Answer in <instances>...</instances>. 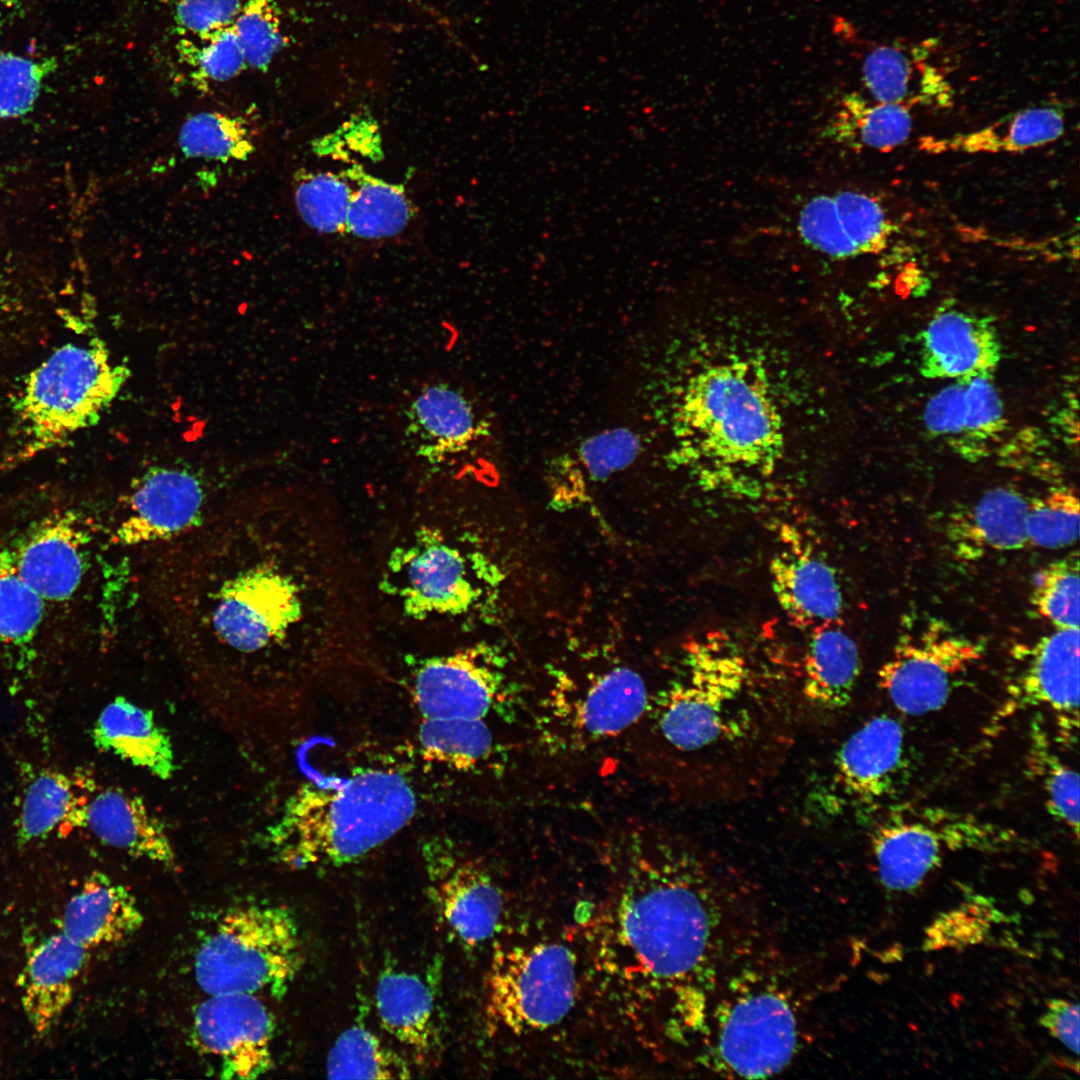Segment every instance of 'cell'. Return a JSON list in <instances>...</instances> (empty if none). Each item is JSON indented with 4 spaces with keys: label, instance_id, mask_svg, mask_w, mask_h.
<instances>
[{
    "label": "cell",
    "instance_id": "cell-1",
    "mask_svg": "<svg viewBox=\"0 0 1080 1080\" xmlns=\"http://www.w3.org/2000/svg\"><path fill=\"white\" fill-rule=\"evenodd\" d=\"M683 672L660 697L657 725L666 743L693 759L704 792L760 780L788 744L790 705L751 687L748 661L724 632L690 641Z\"/></svg>",
    "mask_w": 1080,
    "mask_h": 1080
},
{
    "label": "cell",
    "instance_id": "cell-2",
    "mask_svg": "<svg viewBox=\"0 0 1080 1080\" xmlns=\"http://www.w3.org/2000/svg\"><path fill=\"white\" fill-rule=\"evenodd\" d=\"M667 850L628 877L610 909L605 940L616 946L611 958L623 967L615 974L630 975L626 980L651 996H672L694 1028L706 1023L702 985L717 915L705 863L692 852Z\"/></svg>",
    "mask_w": 1080,
    "mask_h": 1080
},
{
    "label": "cell",
    "instance_id": "cell-3",
    "mask_svg": "<svg viewBox=\"0 0 1080 1080\" xmlns=\"http://www.w3.org/2000/svg\"><path fill=\"white\" fill-rule=\"evenodd\" d=\"M417 798L401 774L368 769L336 787L304 785L270 835L294 869L338 866L367 855L414 817Z\"/></svg>",
    "mask_w": 1080,
    "mask_h": 1080
},
{
    "label": "cell",
    "instance_id": "cell-4",
    "mask_svg": "<svg viewBox=\"0 0 1080 1080\" xmlns=\"http://www.w3.org/2000/svg\"><path fill=\"white\" fill-rule=\"evenodd\" d=\"M695 376L678 411L680 430L692 452L728 470L772 469L783 436L761 373L746 363L730 362Z\"/></svg>",
    "mask_w": 1080,
    "mask_h": 1080
},
{
    "label": "cell",
    "instance_id": "cell-5",
    "mask_svg": "<svg viewBox=\"0 0 1080 1080\" xmlns=\"http://www.w3.org/2000/svg\"><path fill=\"white\" fill-rule=\"evenodd\" d=\"M302 963L299 930L284 906L229 909L199 945L194 974L208 995L270 992L282 996Z\"/></svg>",
    "mask_w": 1080,
    "mask_h": 1080
},
{
    "label": "cell",
    "instance_id": "cell-6",
    "mask_svg": "<svg viewBox=\"0 0 1080 1080\" xmlns=\"http://www.w3.org/2000/svg\"><path fill=\"white\" fill-rule=\"evenodd\" d=\"M129 377L99 339L57 348L28 375L14 409L29 454L95 425Z\"/></svg>",
    "mask_w": 1080,
    "mask_h": 1080
},
{
    "label": "cell",
    "instance_id": "cell-7",
    "mask_svg": "<svg viewBox=\"0 0 1080 1080\" xmlns=\"http://www.w3.org/2000/svg\"><path fill=\"white\" fill-rule=\"evenodd\" d=\"M709 1059L720 1072L763 1078L782 1071L797 1051L796 1010L778 984L757 974H741L707 1024Z\"/></svg>",
    "mask_w": 1080,
    "mask_h": 1080
},
{
    "label": "cell",
    "instance_id": "cell-8",
    "mask_svg": "<svg viewBox=\"0 0 1080 1080\" xmlns=\"http://www.w3.org/2000/svg\"><path fill=\"white\" fill-rule=\"evenodd\" d=\"M577 992L576 958L557 942L517 945L495 953L488 973V1008L505 1029L544 1030L561 1022Z\"/></svg>",
    "mask_w": 1080,
    "mask_h": 1080
},
{
    "label": "cell",
    "instance_id": "cell-9",
    "mask_svg": "<svg viewBox=\"0 0 1080 1080\" xmlns=\"http://www.w3.org/2000/svg\"><path fill=\"white\" fill-rule=\"evenodd\" d=\"M984 644L930 623L905 633L878 671V683L903 714L922 716L940 710L953 682L981 658Z\"/></svg>",
    "mask_w": 1080,
    "mask_h": 1080
},
{
    "label": "cell",
    "instance_id": "cell-10",
    "mask_svg": "<svg viewBox=\"0 0 1080 1080\" xmlns=\"http://www.w3.org/2000/svg\"><path fill=\"white\" fill-rule=\"evenodd\" d=\"M385 575V590L415 620L462 615L478 596L464 555L431 528L391 552Z\"/></svg>",
    "mask_w": 1080,
    "mask_h": 1080
},
{
    "label": "cell",
    "instance_id": "cell-11",
    "mask_svg": "<svg viewBox=\"0 0 1080 1080\" xmlns=\"http://www.w3.org/2000/svg\"><path fill=\"white\" fill-rule=\"evenodd\" d=\"M395 415L401 447L426 467L443 468L458 461L486 433L474 400L446 376L409 387Z\"/></svg>",
    "mask_w": 1080,
    "mask_h": 1080
},
{
    "label": "cell",
    "instance_id": "cell-12",
    "mask_svg": "<svg viewBox=\"0 0 1080 1080\" xmlns=\"http://www.w3.org/2000/svg\"><path fill=\"white\" fill-rule=\"evenodd\" d=\"M199 473L185 466L154 465L134 479L114 527L117 544L146 550L200 526L210 510Z\"/></svg>",
    "mask_w": 1080,
    "mask_h": 1080
},
{
    "label": "cell",
    "instance_id": "cell-13",
    "mask_svg": "<svg viewBox=\"0 0 1080 1080\" xmlns=\"http://www.w3.org/2000/svg\"><path fill=\"white\" fill-rule=\"evenodd\" d=\"M1079 641V629H1058L1039 640L1007 687L993 723L997 726L1018 712L1039 707L1053 717L1059 742L1075 745L1079 728Z\"/></svg>",
    "mask_w": 1080,
    "mask_h": 1080
},
{
    "label": "cell",
    "instance_id": "cell-14",
    "mask_svg": "<svg viewBox=\"0 0 1080 1080\" xmlns=\"http://www.w3.org/2000/svg\"><path fill=\"white\" fill-rule=\"evenodd\" d=\"M273 1032L272 1016L256 994L208 995L194 1012V1039L216 1058L225 1079H255L269 1072Z\"/></svg>",
    "mask_w": 1080,
    "mask_h": 1080
},
{
    "label": "cell",
    "instance_id": "cell-15",
    "mask_svg": "<svg viewBox=\"0 0 1080 1080\" xmlns=\"http://www.w3.org/2000/svg\"><path fill=\"white\" fill-rule=\"evenodd\" d=\"M965 816L927 808L892 813L878 824L871 848L881 884L893 892H911L941 863L947 850L964 849Z\"/></svg>",
    "mask_w": 1080,
    "mask_h": 1080
},
{
    "label": "cell",
    "instance_id": "cell-16",
    "mask_svg": "<svg viewBox=\"0 0 1080 1080\" xmlns=\"http://www.w3.org/2000/svg\"><path fill=\"white\" fill-rule=\"evenodd\" d=\"M423 859L428 895L450 933L470 947L491 938L503 901L488 874L448 841L427 843Z\"/></svg>",
    "mask_w": 1080,
    "mask_h": 1080
},
{
    "label": "cell",
    "instance_id": "cell-17",
    "mask_svg": "<svg viewBox=\"0 0 1080 1080\" xmlns=\"http://www.w3.org/2000/svg\"><path fill=\"white\" fill-rule=\"evenodd\" d=\"M411 679L412 698L423 718L483 719L503 675L491 649L479 644L420 660Z\"/></svg>",
    "mask_w": 1080,
    "mask_h": 1080
},
{
    "label": "cell",
    "instance_id": "cell-18",
    "mask_svg": "<svg viewBox=\"0 0 1080 1080\" xmlns=\"http://www.w3.org/2000/svg\"><path fill=\"white\" fill-rule=\"evenodd\" d=\"M10 545L20 576L45 602L67 601L80 588L88 536L74 512L43 518Z\"/></svg>",
    "mask_w": 1080,
    "mask_h": 1080
},
{
    "label": "cell",
    "instance_id": "cell-19",
    "mask_svg": "<svg viewBox=\"0 0 1080 1080\" xmlns=\"http://www.w3.org/2000/svg\"><path fill=\"white\" fill-rule=\"evenodd\" d=\"M905 733L892 716H873L838 750L835 781L852 803L871 808L891 796L905 766Z\"/></svg>",
    "mask_w": 1080,
    "mask_h": 1080
},
{
    "label": "cell",
    "instance_id": "cell-20",
    "mask_svg": "<svg viewBox=\"0 0 1080 1080\" xmlns=\"http://www.w3.org/2000/svg\"><path fill=\"white\" fill-rule=\"evenodd\" d=\"M772 591L789 622L808 630L840 622L843 592L832 565L808 544L792 537L771 559Z\"/></svg>",
    "mask_w": 1080,
    "mask_h": 1080
},
{
    "label": "cell",
    "instance_id": "cell-21",
    "mask_svg": "<svg viewBox=\"0 0 1080 1080\" xmlns=\"http://www.w3.org/2000/svg\"><path fill=\"white\" fill-rule=\"evenodd\" d=\"M1000 358L992 321L957 308L937 311L921 336L920 371L927 378L966 380L992 374Z\"/></svg>",
    "mask_w": 1080,
    "mask_h": 1080
},
{
    "label": "cell",
    "instance_id": "cell-22",
    "mask_svg": "<svg viewBox=\"0 0 1080 1080\" xmlns=\"http://www.w3.org/2000/svg\"><path fill=\"white\" fill-rule=\"evenodd\" d=\"M89 950L62 931L39 943L20 975V999L25 1017L38 1037L48 1035L69 1006Z\"/></svg>",
    "mask_w": 1080,
    "mask_h": 1080
},
{
    "label": "cell",
    "instance_id": "cell-23",
    "mask_svg": "<svg viewBox=\"0 0 1080 1080\" xmlns=\"http://www.w3.org/2000/svg\"><path fill=\"white\" fill-rule=\"evenodd\" d=\"M143 922L144 916L133 893L106 875L94 873L68 900L60 931L90 950L126 939Z\"/></svg>",
    "mask_w": 1080,
    "mask_h": 1080
},
{
    "label": "cell",
    "instance_id": "cell-24",
    "mask_svg": "<svg viewBox=\"0 0 1080 1080\" xmlns=\"http://www.w3.org/2000/svg\"><path fill=\"white\" fill-rule=\"evenodd\" d=\"M382 1027L421 1064L439 1059L442 1040L431 990L416 974L384 971L375 990Z\"/></svg>",
    "mask_w": 1080,
    "mask_h": 1080
},
{
    "label": "cell",
    "instance_id": "cell-25",
    "mask_svg": "<svg viewBox=\"0 0 1080 1080\" xmlns=\"http://www.w3.org/2000/svg\"><path fill=\"white\" fill-rule=\"evenodd\" d=\"M926 58L925 48L879 46L863 62L864 85L875 102L946 108L952 104V86Z\"/></svg>",
    "mask_w": 1080,
    "mask_h": 1080
},
{
    "label": "cell",
    "instance_id": "cell-26",
    "mask_svg": "<svg viewBox=\"0 0 1080 1080\" xmlns=\"http://www.w3.org/2000/svg\"><path fill=\"white\" fill-rule=\"evenodd\" d=\"M86 822L102 843L175 869L176 856L165 827L139 797L104 791L88 805Z\"/></svg>",
    "mask_w": 1080,
    "mask_h": 1080
},
{
    "label": "cell",
    "instance_id": "cell-27",
    "mask_svg": "<svg viewBox=\"0 0 1080 1080\" xmlns=\"http://www.w3.org/2000/svg\"><path fill=\"white\" fill-rule=\"evenodd\" d=\"M809 632L802 664V694L818 709L841 710L851 701L860 676L858 646L840 622L823 624Z\"/></svg>",
    "mask_w": 1080,
    "mask_h": 1080
},
{
    "label": "cell",
    "instance_id": "cell-28",
    "mask_svg": "<svg viewBox=\"0 0 1080 1080\" xmlns=\"http://www.w3.org/2000/svg\"><path fill=\"white\" fill-rule=\"evenodd\" d=\"M1065 122L1064 113L1057 107H1029L966 133L922 137L919 148L931 154L1021 152L1058 140L1065 131Z\"/></svg>",
    "mask_w": 1080,
    "mask_h": 1080
},
{
    "label": "cell",
    "instance_id": "cell-29",
    "mask_svg": "<svg viewBox=\"0 0 1080 1080\" xmlns=\"http://www.w3.org/2000/svg\"><path fill=\"white\" fill-rule=\"evenodd\" d=\"M95 745L153 775L168 779L175 770L172 744L153 712L117 697L100 713L92 733Z\"/></svg>",
    "mask_w": 1080,
    "mask_h": 1080
},
{
    "label": "cell",
    "instance_id": "cell-30",
    "mask_svg": "<svg viewBox=\"0 0 1080 1080\" xmlns=\"http://www.w3.org/2000/svg\"><path fill=\"white\" fill-rule=\"evenodd\" d=\"M648 705L642 677L627 667H616L599 676L579 700L574 724L585 736L606 738L635 723Z\"/></svg>",
    "mask_w": 1080,
    "mask_h": 1080
},
{
    "label": "cell",
    "instance_id": "cell-31",
    "mask_svg": "<svg viewBox=\"0 0 1080 1080\" xmlns=\"http://www.w3.org/2000/svg\"><path fill=\"white\" fill-rule=\"evenodd\" d=\"M1029 503L1018 492L998 487L987 491L968 513L952 524L953 539L965 547L996 551L1021 549L1028 542L1026 516Z\"/></svg>",
    "mask_w": 1080,
    "mask_h": 1080
},
{
    "label": "cell",
    "instance_id": "cell-32",
    "mask_svg": "<svg viewBox=\"0 0 1080 1080\" xmlns=\"http://www.w3.org/2000/svg\"><path fill=\"white\" fill-rule=\"evenodd\" d=\"M912 128L910 108L889 103L871 104L853 93L842 99L829 129L838 142L853 148L888 152L902 145Z\"/></svg>",
    "mask_w": 1080,
    "mask_h": 1080
},
{
    "label": "cell",
    "instance_id": "cell-33",
    "mask_svg": "<svg viewBox=\"0 0 1080 1080\" xmlns=\"http://www.w3.org/2000/svg\"><path fill=\"white\" fill-rule=\"evenodd\" d=\"M348 176L356 182L348 206L346 231L364 239L394 236L407 226L411 206L402 186L367 175L354 167Z\"/></svg>",
    "mask_w": 1080,
    "mask_h": 1080
},
{
    "label": "cell",
    "instance_id": "cell-34",
    "mask_svg": "<svg viewBox=\"0 0 1080 1080\" xmlns=\"http://www.w3.org/2000/svg\"><path fill=\"white\" fill-rule=\"evenodd\" d=\"M1027 764L1030 774L1040 784L1049 814L1078 839L1079 776L1056 752L1039 717L1030 725Z\"/></svg>",
    "mask_w": 1080,
    "mask_h": 1080
},
{
    "label": "cell",
    "instance_id": "cell-35",
    "mask_svg": "<svg viewBox=\"0 0 1080 1080\" xmlns=\"http://www.w3.org/2000/svg\"><path fill=\"white\" fill-rule=\"evenodd\" d=\"M329 1079H407L412 1071L406 1059L362 1025L341 1033L330 1048L325 1065Z\"/></svg>",
    "mask_w": 1080,
    "mask_h": 1080
},
{
    "label": "cell",
    "instance_id": "cell-36",
    "mask_svg": "<svg viewBox=\"0 0 1080 1080\" xmlns=\"http://www.w3.org/2000/svg\"><path fill=\"white\" fill-rule=\"evenodd\" d=\"M45 600L20 576L11 545L0 540V648L26 649L35 640Z\"/></svg>",
    "mask_w": 1080,
    "mask_h": 1080
},
{
    "label": "cell",
    "instance_id": "cell-37",
    "mask_svg": "<svg viewBox=\"0 0 1080 1080\" xmlns=\"http://www.w3.org/2000/svg\"><path fill=\"white\" fill-rule=\"evenodd\" d=\"M418 739L424 758L457 770L488 756L493 737L483 719L423 718Z\"/></svg>",
    "mask_w": 1080,
    "mask_h": 1080
},
{
    "label": "cell",
    "instance_id": "cell-38",
    "mask_svg": "<svg viewBox=\"0 0 1080 1080\" xmlns=\"http://www.w3.org/2000/svg\"><path fill=\"white\" fill-rule=\"evenodd\" d=\"M86 809L79 803L71 780L64 774L46 771L29 785L21 809L18 837L27 842L53 831L61 823L81 824Z\"/></svg>",
    "mask_w": 1080,
    "mask_h": 1080
},
{
    "label": "cell",
    "instance_id": "cell-39",
    "mask_svg": "<svg viewBox=\"0 0 1080 1080\" xmlns=\"http://www.w3.org/2000/svg\"><path fill=\"white\" fill-rule=\"evenodd\" d=\"M178 145L188 158L227 162L247 160L255 146L240 117L204 111L194 114L182 124Z\"/></svg>",
    "mask_w": 1080,
    "mask_h": 1080
},
{
    "label": "cell",
    "instance_id": "cell-40",
    "mask_svg": "<svg viewBox=\"0 0 1080 1080\" xmlns=\"http://www.w3.org/2000/svg\"><path fill=\"white\" fill-rule=\"evenodd\" d=\"M352 189L344 177L302 171L295 177V202L304 222L322 233L346 230Z\"/></svg>",
    "mask_w": 1080,
    "mask_h": 1080
},
{
    "label": "cell",
    "instance_id": "cell-41",
    "mask_svg": "<svg viewBox=\"0 0 1080 1080\" xmlns=\"http://www.w3.org/2000/svg\"><path fill=\"white\" fill-rule=\"evenodd\" d=\"M57 68L55 57H30L0 51V120L29 113L46 80Z\"/></svg>",
    "mask_w": 1080,
    "mask_h": 1080
},
{
    "label": "cell",
    "instance_id": "cell-42",
    "mask_svg": "<svg viewBox=\"0 0 1080 1080\" xmlns=\"http://www.w3.org/2000/svg\"><path fill=\"white\" fill-rule=\"evenodd\" d=\"M1079 585V560L1075 552L1042 570L1031 603L1058 629H1079Z\"/></svg>",
    "mask_w": 1080,
    "mask_h": 1080
},
{
    "label": "cell",
    "instance_id": "cell-43",
    "mask_svg": "<svg viewBox=\"0 0 1080 1080\" xmlns=\"http://www.w3.org/2000/svg\"><path fill=\"white\" fill-rule=\"evenodd\" d=\"M233 27L246 65L265 70L285 45L280 8L276 0H247Z\"/></svg>",
    "mask_w": 1080,
    "mask_h": 1080
},
{
    "label": "cell",
    "instance_id": "cell-44",
    "mask_svg": "<svg viewBox=\"0 0 1080 1080\" xmlns=\"http://www.w3.org/2000/svg\"><path fill=\"white\" fill-rule=\"evenodd\" d=\"M1028 541L1047 549L1073 544L1079 535V500L1070 488H1058L1028 505Z\"/></svg>",
    "mask_w": 1080,
    "mask_h": 1080
},
{
    "label": "cell",
    "instance_id": "cell-45",
    "mask_svg": "<svg viewBox=\"0 0 1080 1080\" xmlns=\"http://www.w3.org/2000/svg\"><path fill=\"white\" fill-rule=\"evenodd\" d=\"M841 225L859 255L878 254L889 244L896 226L880 201L855 190L833 195Z\"/></svg>",
    "mask_w": 1080,
    "mask_h": 1080
},
{
    "label": "cell",
    "instance_id": "cell-46",
    "mask_svg": "<svg viewBox=\"0 0 1080 1080\" xmlns=\"http://www.w3.org/2000/svg\"><path fill=\"white\" fill-rule=\"evenodd\" d=\"M184 38L178 45L183 60L202 80L224 82L247 65L233 24L200 37Z\"/></svg>",
    "mask_w": 1080,
    "mask_h": 1080
},
{
    "label": "cell",
    "instance_id": "cell-47",
    "mask_svg": "<svg viewBox=\"0 0 1080 1080\" xmlns=\"http://www.w3.org/2000/svg\"><path fill=\"white\" fill-rule=\"evenodd\" d=\"M797 227L809 247L831 258L859 255L841 225L833 196L818 195L807 201L800 211Z\"/></svg>",
    "mask_w": 1080,
    "mask_h": 1080
},
{
    "label": "cell",
    "instance_id": "cell-48",
    "mask_svg": "<svg viewBox=\"0 0 1080 1080\" xmlns=\"http://www.w3.org/2000/svg\"><path fill=\"white\" fill-rule=\"evenodd\" d=\"M639 451V436L628 428L619 427L586 439L578 454L589 478L600 481L628 467Z\"/></svg>",
    "mask_w": 1080,
    "mask_h": 1080
},
{
    "label": "cell",
    "instance_id": "cell-49",
    "mask_svg": "<svg viewBox=\"0 0 1080 1080\" xmlns=\"http://www.w3.org/2000/svg\"><path fill=\"white\" fill-rule=\"evenodd\" d=\"M991 375L966 380L964 427L960 440H971L976 445V442L994 439L1005 428L1004 407Z\"/></svg>",
    "mask_w": 1080,
    "mask_h": 1080
},
{
    "label": "cell",
    "instance_id": "cell-50",
    "mask_svg": "<svg viewBox=\"0 0 1080 1080\" xmlns=\"http://www.w3.org/2000/svg\"><path fill=\"white\" fill-rule=\"evenodd\" d=\"M242 0H176L174 20L190 37H200L234 23Z\"/></svg>",
    "mask_w": 1080,
    "mask_h": 1080
},
{
    "label": "cell",
    "instance_id": "cell-51",
    "mask_svg": "<svg viewBox=\"0 0 1080 1080\" xmlns=\"http://www.w3.org/2000/svg\"><path fill=\"white\" fill-rule=\"evenodd\" d=\"M966 380H957L928 401L924 411V423L933 435L961 439L964 427Z\"/></svg>",
    "mask_w": 1080,
    "mask_h": 1080
},
{
    "label": "cell",
    "instance_id": "cell-52",
    "mask_svg": "<svg viewBox=\"0 0 1080 1080\" xmlns=\"http://www.w3.org/2000/svg\"><path fill=\"white\" fill-rule=\"evenodd\" d=\"M972 908L968 905L937 919L927 933V947L931 949L977 942L987 931L988 924L986 919L982 920L979 912L974 914Z\"/></svg>",
    "mask_w": 1080,
    "mask_h": 1080
},
{
    "label": "cell",
    "instance_id": "cell-53",
    "mask_svg": "<svg viewBox=\"0 0 1080 1080\" xmlns=\"http://www.w3.org/2000/svg\"><path fill=\"white\" fill-rule=\"evenodd\" d=\"M1040 1025L1069 1050L1079 1054V1005L1052 999L1040 1017Z\"/></svg>",
    "mask_w": 1080,
    "mask_h": 1080
},
{
    "label": "cell",
    "instance_id": "cell-54",
    "mask_svg": "<svg viewBox=\"0 0 1080 1080\" xmlns=\"http://www.w3.org/2000/svg\"><path fill=\"white\" fill-rule=\"evenodd\" d=\"M25 0H0V32L20 15Z\"/></svg>",
    "mask_w": 1080,
    "mask_h": 1080
},
{
    "label": "cell",
    "instance_id": "cell-55",
    "mask_svg": "<svg viewBox=\"0 0 1080 1080\" xmlns=\"http://www.w3.org/2000/svg\"><path fill=\"white\" fill-rule=\"evenodd\" d=\"M0 1071H1V1065H0Z\"/></svg>",
    "mask_w": 1080,
    "mask_h": 1080
}]
</instances>
